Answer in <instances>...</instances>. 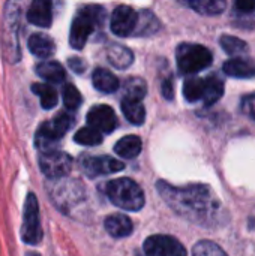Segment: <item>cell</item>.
Wrapping results in <instances>:
<instances>
[{"instance_id": "f1b7e54d", "label": "cell", "mask_w": 255, "mask_h": 256, "mask_svg": "<svg viewBox=\"0 0 255 256\" xmlns=\"http://www.w3.org/2000/svg\"><path fill=\"white\" fill-rule=\"evenodd\" d=\"M146 93H147V86L141 78L134 76V78H128L125 81V98L143 100Z\"/></svg>"}, {"instance_id": "5bb4252c", "label": "cell", "mask_w": 255, "mask_h": 256, "mask_svg": "<svg viewBox=\"0 0 255 256\" xmlns=\"http://www.w3.org/2000/svg\"><path fill=\"white\" fill-rule=\"evenodd\" d=\"M27 20L38 27H50L53 22V4L48 0H35L27 10Z\"/></svg>"}, {"instance_id": "ba28073f", "label": "cell", "mask_w": 255, "mask_h": 256, "mask_svg": "<svg viewBox=\"0 0 255 256\" xmlns=\"http://www.w3.org/2000/svg\"><path fill=\"white\" fill-rule=\"evenodd\" d=\"M72 158L60 150L44 152L39 156V166L45 177L50 180H60L72 170Z\"/></svg>"}, {"instance_id": "836d02e7", "label": "cell", "mask_w": 255, "mask_h": 256, "mask_svg": "<svg viewBox=\"0 0 255 256\" xmlns=\"http://www.w3.org/2000/svg\"><path fill=\"white\" fill-rule=\"evenodd\" d=\"M69 68L75 72V74H83L84 70H86V68H87V64L84 63V60H81V58H78V57H72V58H69Z\"/></svg>"}, {"instance_id": "1f68e13d", "label": "cell", "mask_w": 255, "mask_h": 256, "mask_svg": "<svg viewBox=\"0 0 255 256\" xmlns=\"http://www.w3.org/2000/svg\"><path fill=\"white\" fill-rule=\"evenodd\" d=\"M192 255L194 256H227L225 252L215 243L212 242H207V240H203V242H198L195 246H194V250H192Z\"/></svg>"}, {"instance_id": "e0dca14e", "label": "cell", "mask_w": 255, "mask_h": 256, "mask_svg": "<svg viewBox=\"0 0 255 256\" xmlns=\"http://www.w3.org/2000/svg\"><path fill=\"white\" fill-rule=\"evenodd\" d=\"M107 232L114 238H125L132 234L134 225L125 214H111L104 222Z\"/></svg>"}, {"instance_id": "5b68a950", "label": "cell", "mask_w": 255, "mask_h": 256, "mask_svg": "<svg viewBox=\"0 0 255 256\" xmlns=\"http://www.w3.org/2000/svg\"><path fill=\"white\" fill-rule=\"evenodd\" d=\"M72 124H74V117L68 112H59L53 120L42 123L35 135L36 148H39L41 153L56 150L54 146L60 138H63V135L71 129Z\"/></svg>"}, {"instance_id": "7a4b0ae2", "label": "cell", "mask_w": 255, "mask_h": 256, "mask_svg": "<svg viewBox=\"0 0 255 256\" xmlns=\"http://www.w3.org/2000/svg\"><path fill=\"white\" fill-rule=\"evenodd\" d=\"M20 24H21V6L17 2H8L3 9L0 44H2L3 58L11 64L18 63L21 58Z\"/></svg>"}, {"instance_id": "ffe728a7", "label": "cell", "mask_w": 255, "mask_h": 256, "mask_svg": "<svg viewBox=\"0 0 255 256\" xmlns=\"http://www.w3.org/2000/svg\"><path fill=\"white\" fill-rule=\"evenodd\" d=\"M122 111L126 117V120L135 126L143 124L144 118H146V110L141 100L137 99H129V98H123L122 100Z\"/></svg>"}, {"instance_id": "f546056e", "label": "cell", "mask_w": 255, "mask_h": 256, "mask_svg": "<svg viewBox=\"0 0 255 256\" xmlns=\"http://www.w3.org/2000/svg\"><path fill=\"white\" fill-rule=\"evenodd\" d=\"M74 141L81 144V146H99L102 142V134L98 132L96 129L87 126V128H81L75 135H74Z\"/></svg>"}, {"instance_id": "52a82bcc", "label": "cell", "mask_w": 255, "mask_h": 256, "mask_svg": "<svg viewBox=\"0 0 255 256\" xmlns=\"http://www.w3.org/2000/svg\"><path fill=\"white\" fill-rule=\"evenodd\" d=\"M20 236L26 244H32V246L39 244L44 237L41 219H39V204L33 192H29L24 201Z\"/></svg>"}, {"instance_id": "8d00e7d4", "label": "cell", "mask_w": 255, "mask_h": 256, "mask_svg": "<svg viewBox=\"0 0 255 256\" xmlns=\"http://www.w3.org/2000/svg\"><path fill=\"white\" fill-rule=\"evenodd\" d=\"M26 256H41V255H39V254H36V252H29Z\"/></svg>"}, {"instance_id": "6da1fadb", "label": "cell", "mask_w": 255, "mask_h": 256, "mask_svg": "<svg viewBox=\"0 0 255 256\" xmlns=\"http://www.w3.org/2000/svg\"><path fill=\"white\" fill-rule=\"evenodd\" d=\"M156 189L167 206L191 224L204 228L216 226L224 218L219 200L206 184H188L180 188L161 180Z\"/></svg>"}, {"instance_id": "4dcf8cb0", "label": "cell", "mask_w": 255, "mask_h": 256, "mask_svg": "<svg viewBox=\"0 0 255 256\" xmlns=\"http://www.w3.org/2000/svg\"><path fill=\"white\" fill-rule=\"evenodd\" d=\"M62 94H63V104L69 111L77 110L83 104L81 93L78 92V88L74 84H65Z\"/></svg>"}, {"instance_id": "8992f818", "label": "cell", "mask_w": 255, "mask_h": 256, "mask_svg": "<svg viewBox=\"0 0 255 256\" xmlns=\"http://www.w3.org/2000/svg\"><path fill=\"white\" fill-rule=\"evenodd\" d=\"M177 68L185 75H194L212 63V52L200 44H180L176 50Z\"/></svg>"}, {"instance_id": "d6a6232c", "label": "cell", "mask_w": 255, "mask_h": 256, "mask_svg": "<svg viewBox=\"0 0 255 256\" xmlns=\"http://www.w3.org/2000/svg\"><path fill=\"white\" fill-rule=\"evenodd\" d=\"M240 106H242V111H243L246 116H249L251 118H254L255 120V93L245 96V98L242 99Z\"/></svg>"}, {"instance_id": "7402d4cb", "label": "cell", "mask_w": 255, "mask_h": 256, "mask_svg": "<svg viewBox=\"0 0 255 256\" xmlns=\"http://www.w3.org/2000/svg\"><path fill=\"white\" fill-rule=\"evenodd\" d=\"M108 60L111 62V64L117 69H126L132 64L134 62V54L131 52L129 48L114 44L111 45V48H108Z\"/></svg>"}, {"instance_id": "9c48e42d", "label": "cell", "mask_w": 255, "mask_h": 256, "mask_svg": "<svg viewBox=\"0 0 255 256\" xmlns=\"http://www.w3.org/2000/svg\"><path fill=\"white\" fill-rule=\"evenodd\" d=\"M50 196L54 206L68 213L84 198V188L78 182H57L50 188Z\"/></svg>"}, {"instance_id": "e575fe53", "label": "cell", "mask_w": 255, "mask_h": 256, "mask_svg": "<svg viewBox=\"0 0 255 256\" xmlns=\"http://www.w3.org/2000/svg\"><path fill=\"white\" fill-rule=\"evenodd\" d=\"M162 94L165 99H173L174 98V84L170 78H167L162 82Z\"/></svg>"}, {"instance_id": "83f0119b", "label": "cell", "mask_w": 255, "mask_h": 256, "mask_svg": "<svg viewBox=\"0 0 255 256\" xmlns=\"http://www.w3.org/2000/svg\"><path fill=\"white\" fill-rule=\"evenodd\" d=\"M219 44H221L222 50L230 56H240V54L248 52V44L245 40L236 38V36L222 34L219 39Z\"/></svg>"}, {"instance_id": "d590c367", "label": "cell", "mask_w": 255, "mask_h": 256, "mask_svg": "<svg viewBox=\"0 0 255 256\" xmlns=\"http://www.w3.org/2000/svg\"><path fill=\"white\" fill-rule=\"evenodd\" d=\"M236 9L242 12H251L255 9V0H237Z\"/></svg>"}, {"instance_id": "3957f363", "label": "cell", "mask_w": 255, "mask_h": 256, "mask_svg": "<svg viewBox=\"0 0 255 256\" xmlns=\"http://www.w3.org/2000/svg\"><path fill=\"white\" fill-rule=\"evenodd\" d=\"M105 192L108 200L128 212H138L144 206V195L141 188L131 178H116L107 183Z\"/></svg>"}, {"instance_id": "7c38bea8", "label": "cell", "mask_w": 255, "mask_h": 256, "mask_svg": "<svg viewBox=\"0 0 255 256\" xmlns=\"http://www.w3.org/2000/svg\"><path fill=\"white\" fill-rule=\"evenodd\" d=\"M81 168L87 177H98L119 172L125 168V165L111 156H84L81 159Z\"/></svg>"}, {"instance_id": "9a60e30c", "label": "cell", "mask_w": 255, "mask_h": 256, "mask_svg": "<svg viewBox=\"0 0 255 256\" xmlns=\"http://www.w3.org/2000/svg\"><path fill=\"white\" fill-rule=\"evenodd\" d=\"M224 72L233 78H254L255 76V62L251 58H231L227 60L222 66Z\"/></svg>"}, {"instance_id": "d6986e66", "label": "cell", "mask_w": 255, "mask_h": 256, "mask_svg": "<svg viewBox=\"0 0 255 256\" xmlns=\"http://www.w3.org/2000/svg\"><path fill=\"white\" fill-rule=\"evenodd\" d=\"M92 81H93L95 88L102 93H114L120 86L119 78L113 72H110L104 68L95 69V72L92 75Z\"/></svg>"}, {"instance_id": "d4e9b609", "label": "cell", "mask_w": 255, "mask_h": 256, "mask_svg": "<svg viewBox=\"0 0 255 256\" xmlns=\"http://www.w3.org/2000/svg\"><path fill=\"white\" fill-rule=\"evenodd\" d=\"M183 94L188 102L203 100L204 96V78L189 76L183 82Z\"/></svg>"}, {"instance_id": "277c9868", "label": "cell", "mask_w": 255, "mask_h": 256, "mask_svg": "<svg viewBox=\"0 0 255 256\" xmlns=\"http://www.w3.org/2000/svg\"><path fill=\"white\" fill-rule=\"evenodd\" d=\"M104 9L96 4L83 6L77 16L72 20L71 32H69V44L74 50H83L89 36L95 30L96 24L104 21Z\"/></svg>"}, {"instance_id": "8fae6325", "label": "cell", "mask_w": 255, "mask_h": 256, "mask_svg": "<svg viewBox=\"0 0 255 256\" xmlns=\"http://www.w3.org/2000/svg\"><path fill=\"white\" fill-rule=\"evenodd\" d=\"M111 32L117 36L126 38L135 33L138 26V12L128 4L117 6L111 14Z\"/></svg>"}, {"instance_id": "44dd1931", "label": "cell", "mask_w": 255, "mask_h": 256, "mask_svg": "<svg viewBox=\"0 0 255 256\" xmlns=\"http://www.w3.org/2000/svg\"><path fill=\"white\" fill-rule=\"evenodd\" d=\"M224 94V81L216 76L210 75L204 78V96H203V104L210 106L215 102H218Z\"/></svg>"}, {"instance_id": "484cf974", "label": "cell", "mask_w": 255, "mask_h": 256, "mask_svg": "<svg viewBox=\"0 0 255 256\" xmlns=\"http://www.w3.org/2000/svg\"><path fill=\"white\" fill-rule=\"evenodd\" d=\"M186 4L201 15H219L227 6L222 0H192Z\"/></svg>"}, {"instance_id": "4316f807", "label": "cell", "mask_w": 255, "mask_h": 256, "mask_svg": "<svg viewBox=\"0 0 255 256\" xmlns=\"http://www.w3.org/2000/svg\"><path fill=\"white\" fill-rule=\"evenodd\" d=\"M32 92L39 96L41 106L44 110H51V108H54L57 105V100H59L57 92L50 84H33Z\"/></svg>"}, {"instance_id": "2e32d148", "label": "cell", "mask_w": 255, "mask_h": 256, "mask_svg": "<svg viewBox=\"0 0 255 256\" xmlns=\"http://www.w3.org/2000/svg\"><path fill=\"white\" fill-rule=\"evenodd\" d=\"M27 45H29L30 52L39 58H48L56 51L54 40L48 34H44V33H33L29 38Z\"/></svg>"}, {"instance_id": "30bf717a", "label": "cell", "mask_w": 255, "mask_h": 256, "mask_svg": "<svg viewBox=\"0 0 255 256\" xmlns=\"http://www.w3.org/2000/svg\"><path fill=\"white\" fill-rule=\"evenodd\" d=\"M146 256H186V250L182 243L170 236H152L144 244Z\"/></svg>"}, {"instance_id": "ac0fdd59", "label": "cell", "mask_w": 255, "mask_h": 256, "mask_svg": "<svg viewBox=\"0 0 255 256\" xmlns=\"http://www.w3.org/2000/svg\"><path fill=\"white\" fill-rule=\"evenodd\" d=\"M35 70L42 80H45L47 82H51V84H60L66 78L65 68L57 62H48V60L41 62L36 64Z\"/></svg>"}, {"instance_id": "4fadbf2b", "label": "cell", "mask_w": 255, "mask_h": 256, "mask_svg": "<svg viewBox=\"0 0 255 256\" xmlns=\"http://www.w3.org/2000/svg\"><path fill=\"white\" fill-rule=\"evenodd\" d=\"M87 123L101 134H111L117 128V117L111 106L96 105L87 112Z\"/></svg>"}, {"instance_id": "cb8c5ba5", "label": "cell", "mask_w": 255, "mask_h": 256, "mask_svg": "<svg viewBox=\"0 0 255 256\" xmlns=\"http://www.w3.org/2000/svg\"><path fill=\"white\" fill-rule=\"evenodd\" d=\"M161 28L159 20L150 10H141L138 14V26L135 28V36H149Z\"/></svg>"}, {"instance_id": "603a6c76", "label": "cell", "mask_w": 255, "mask_h": 256, "mask_svg": "<svg viewBox=\"0 0 255 256\" xmlns=\"http://www.w3.org/2000/svg\"><path fill=\"white\" fill-rule=\"evenodd\" d=\"M114 152L125 158V159H132L137 158L141 152V140L137 135H128L123 136L122 140L117 141V144L114 146Z\"/></svg>"}]
</instances>
